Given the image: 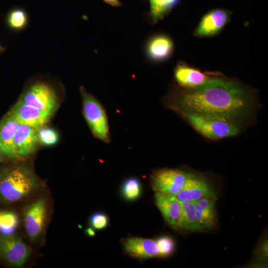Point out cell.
<instances>
[{
    "instance_id": "484cf974",
    "label": "cell",
    "mask_w": 268,
    "mask_h": 268,
    "mask_svg": "<svg viewBox=\"0 0 268 268\" xmlns=\"http://www.w3.org/2000/svg\"><path fill=\"white\" fill-rule=\"evenodd\" d=\"M90 225L95 229L101 230L105 228L108 223L107 216L102 212L92 214L90 218Z\"/></svg>"
},
{
    "instance_id": "4fadbf2b",
    "label": "cell",
    "mask_w": 268,
    "mask_h": 268,
    "mask_svg": "<svg viewBox=\"0 0 268 268\" xmlns=\"http://www.w3.org/2000/svg\"><path fill=\"white\" fill-rule=\"evenodd\" d=\"M230 17V13L223 9H213L201 18L194 35L199 37L214 35L219 32L226 24Z\"/></svg>"
},
{
    "instance_id": "9a60e30c",
    "label": "cell",
    "mask_w": 268,
    "mask_h": 268,
    "mask_svg": "<svg viewBox=\"0 0 268 268\" xmlns=\"http://www.w3.org/2000/svg\"><path fill=\"white\" fill-rule=\"evenodd\" d=\"M20 124L9 111L0 121V146L6 159L14 160L12 142Z\"/></svg>"
},
{
    "instance_id": "277c9868",
    "label": "cell",
    "mask_w": 268,
    "mask_h": 268,
    "mask_svg": "<svg viewBox=\"0 0 268 268\" xmlns=\"http://www.w3.org/2000/svg\"><path fill=\"white\" fill-rule=\"evenodd\" d=\"M182 117L198 133L212 140L234 136L240 131V126L224 120L193 114L184 115Z\"/></svg>"
},
{
    "instance_id": "ba28073f",
    "label": "cell",
    "mask_w": 268,
    "mask_h": 268,
    "mask_svg": "<svg viewBox=\"0 0 268 268\" xmlns=\"http://www.w3.org/2000/svg\"><path fill=\"white\" fill-rule=\"evenodd\" d=\"M47 206L45 199L40 198L27 205L24 209L25 230L32 241L37 240L44 231L47 218Z\"/></svg>"
},
{
    "instance_id": "ac0fdd59",
    "label": "cell",
    "mask_w": 268,
    "mask_h": 268,
    "mask_svg": "<svg viewBox=\"0 0 268 268\" xmlns=\"http://www.w3.org/2000/svg\"><path fill=\"white\" fill-rule=\"evenodd\" d=\"M173 49L171 39L166 35H158L152 38L147 44L148 57L154 61H162L170 57Z\"/></svg>"
},
{
    "instance_id": "30bf717a",
    "label": "cell",
    "mask_w": 268,
    "mask_h": 268,
    "mask_svg": "<svg viewBox=\"0 0 268 268\" xmlns=\"http://www.w3.org/2000/svg\"><path fill=\"white\" fill-rule=\"evenodd\" d=\"M215 194L214 190L206 177L190 172L184 188L175 197L182 201L195 202L206 196Z\"/></svg>"
},
{
    "instance_id": "d4e9b609",
    "label": "cell",
    "mask_w": 268,
    "mask_h": 268,
    "mask_svg": "<svg viewBox=\"0 0 268 268\" xmlns=\"http://www.w3.org/2000/svg\"><path fill=\"white\" fill-rule=\"evenodd\" d=\"M8 21L12 28L16 29H21L26 23V14L21 10H15L10 13Z\"/></svg>"
},
{
    "instance_id": "44dd1931",
    "label": "cell",
    "mask_w": 268,
    "mask_h": 268,
    "mask_svg": "<svg viewBox=\"0 0 268 268\" xmlns=\"http://www.w3.org/2000/svg\"><path fill=\"white\" fill-rule=\"evenodd\" d=\"M18 224L16 214L9 211H0V235L14 234Z\"/></svg>"
},
{
    "instance_id": "8fae6325",
    "label": "cell",
    "mask_w": 268,
    "mask_h": 268,
    "mask_svg": "<svg viewBox=\"0 0 268 268\" xmlns=\"http://www.w3.org/2000/svg\"><path fill=\"white\" fill-rule=\"evenodd\" d=\"M155 203L169 225L175 230H182L181 201L175 196L155 192Z\"/></svg>"
},
{
    "instance_id": "52a82bcc",
    "label": "cell",
    "mask_w": 268,
    "mask_h": 268,
    "mask_svg": "<svg viewBox=\"0 0 268 268\" xmlns=\"http://www.w3.org/2000/svg\"><path fill=\"white\" fill-rule=\"evenodd\" d=\"M32 251V249L16 235H0V258L9 265L15 267L22 266L30 257Z\"/></svg>"
},
{
    "instance_id": "2e32d148",
    "label": "cell",
    "mask_w": 268,
    "mask_h": 268,
    "mask_svg": "<svg viewBox=\"0 0 268 268\" xmlns=\"http://www.w3.org/2000/svg\"><path fill=\"white\" fill-rule=\"evenodd\" d=\"M174 76L178 84L183 88L199 86L212 77L209 74L183 63H180L176 66L174 70Z\"/></svg>"
},
{
    "instance_id": "7c38bea8",
    "label": "cell",
    "mask_w": 268,
    "mask_h": 268,
    "mask_svg": "<svg viewBox=\"0 0 268 268\" xmlns=\"http://www.w3.org/2000/svg\"><path fill=\"white\" fill-rule=\"evenodd\" d=\"M9 111L20 124L27 125L37 130L44 127L53 115L49 112L26 105L19 100Z\"/></svg>"
},
{
    "instance_id": "603a6c76",
    "label": "cell",
    "mask_w": 268,
    "mask_h": 268,
    "mask_svg": "<svg viewBox=\"0 0 268 268\" xmlns=\"http://www.w3.org/2000/svg\"><path fill=\"white\" fill-rule=\"evenodd\" d=\"M37 136L39 143L46 146L55 144L59 139L58 134L55 130L44 127L37 130Z\"/></svg>"
},
{
    "instance_id": "3957f363",
    "label": "cell",
    "mask_w": 268,
    "mask_h": 268,
    "mask_svg": "<svg viewBox=\"0 0 268 268\" xmlns=\"http://www.w3.org/2000/svg\"><path fill=\"white\" fill-rule=\"evenodd\" d=\"M82 112L94 136L104 142L111 141L108 117L101 103L81 86Z\"/></svg>"
},
{
    "instance_id": "cb8c5ba5",
    "label": "cell",
    "mask_w": 268,
    "mask_h": 268,
    "mask_svg": "<svg viewBox=\"0 0 268 268\" xmlns=\"http://www.w3.org/2000/svg\"><path fill=\"white\" fill-rule=\"evenodd\" d=\"M159 251V257H166L170 255L174 250L175 245L173 240L168 236H162L155 240Z\"/></svg>"
},
{
    "instance_id": "e0dca14e",
    "label": "cell",
    "mask_w": 268,
    "mask_h": 268,
    "mask_svg": "<svg viewBox=\"0 0 268 268\" xmlns=\"http://www.w3.org/2000/svg\"><path fill=\"white\" fill-rule=\"evenodd\" d=\"M216 194L206 196L195 202L197 218L202 231L214 227L216 222Z\"/></svg>"
},
{
    "instance_id": "f1b7e54d",
    "label": "cell",
    "mask_w": 268,
    "mask_h": 268,
    "mask_svg": "<svg viewBox=\"0 0 268 268\" xmlns=\"http://www.w3.org/2000/svg\"><path fill=\"white\" fill-rule=\"evenodd\" d=\"M6 158L0 146V163L2 162Z\"/></svg>"
},
{
    "instance_id": "6da1fadb",
    "label": "cell",
    "mask_w": 268,
    "mask_h": 268,
    "mask_svg": "<svg viewBox=\"0 0 268 268\" xmlns=\"http://www.w3.org/2000/svg\"><path fill=\"white\" fill-rule=\"evenodd\" d=\"M165 106L181 116L193 114L224 120L240 126L251 113L252 98L238 83L212 77L192 88H177L165 97Z\"/></svg>"
},
{
    "instance_id": "5b68a950",
    "label": "cell",
    "mask_w": 268,
    "mask_h": 268,
    "mask_svg": "<svg viewBox=\"0 0 268 268\" xmlns=\"http://www.w3.org/2000/svg\"><path fill=\"white\" fill-rule=\"evenodd\" d=\"M23 103L53 115L59 106L56 91L43 82H37L29 87L19 99Z\"/></svg>"
},
{
    "instance_id": "7a4b0ae2",
    "label": "cell",
    "mask_w": 268,
    "mask_h": 268,
    "mask_svg": "<svg viewBox=\"0 0 268 268\" xmlns=\"http://www.w3.org/2000/svg\"><path fill=\"white\" fill-rule=\"evenodd\" d=\"M40 187L32 170L24 164L6 167L0 171V202L11 204L27 199Z\"/></svg>"
},
{
    "instance_id": "9c48e42d",
    "label": "cell",
    "mask_w": 268,
    "mask_h": 268,
    "mask_svg": "<svg viewBox=\"0 0 268 268\" xmlns=\"http://www.w3.org/2000/svg\"><path fill=\"white\" fill-rule=\"evenodd\" d=\"M39 143L37 130L20 124L12 142L14 160L26 158L36 150Z\"/></svg>"
},
{
    "instance_id": "83f0119b",
    "label": "cell",
    "mask_w": 268,
    "mask_h": 268,
    "mask_svg": "<svg viewBox=\"0 0 268 268\" xmlns=\"http://www.w3.org/2000/svg\"><path fill=\"white\" fill-rule=\"evenodd\" d=\"M86 233L87 235H88L89 236H93L95 235V231L94 230L92 229L91 228H88L86 230Z\"/></svg>"
},
{
    "instance_id": "ffe728a7",
    "label": "cell",
    "mask_w": 268,
    "mask_h": 268,
    "mask_svg": "<svg viewBox=\"0 0 268 268\" xmlns=\"http://www.w3.org/2000/svg\"><path fill=\"white\" fill-rule=\"evenodd\" d=\"M150 15L152 21L156 22L162 19L175 5L179 0H149Z\"/></svg>"
},
{
    "instance_id": "4316f807",
    "label": "cell",
    "mask_w": 268,
    "mask_h": 268,
    "mask_svg": "<svg viewBox=\"0 0 268 268\" xmlns=\"http://www.w3.org/2000/svg\"><path fill=\"white\" fill-rule=\"evenodd\" d=\"M105 2L114 6H119L121 3L118 0H103Z\"/></svg>"
},
{
    "instance_id": "f546056e",
    "label": "cell",
    "mask_w": 268,
    "mask_h": 268,
    "mask_svg": "<svg viewBox=\"0 0 268 268\" xmlns=\"http://www.w3.org/2000/svg\"><path fill=\"white\" fill-rule=\"evenodd\" d=\"M4 50V48L0 44V53H2Z\"/></svg>"
},
{
    "instance_id": "5bb4252c",
    "label": "cell",
    "mask_w": 268,
    "mask_h": 268,
    "mask_svg": "<svg viewBox=\"0 0 268 268\" xmlns=\"http://www.w3.org/2000/svg\"><path fill=\"white\" fill-rule=\"evenodd\" d=\"M126 252L137 259H148L159 257L160 251L155 240L152 239L131 237L123 242Z\"/></svg>"
},
{
    "instance_id": "8992f818",
    "label": "cell",
    "mask_w": 268,
    "mask_h": 268,
    "mask_svg": "<svg viewBox=\"0 0 268 268\" xmlns=\"http://www.w3.org/2000/svg\"><path fill=\"white\" fill-rule=\"evenodd\" d=\"M190 175L178 169H159L151 176V185L155 192L175 196L184 188Z\"/></svg>"
},
{
    "instance_id": "7402d4cb",
    "label": "cell",
    "mask_w": 268,
    "mask_h": 268,
    "mask_svg": "<svg viewBox=\"0 0 268 268\" xmlns=\"http://www.w3.org/2000/svg\"><path fill=\"white\" fill-rule=\"evenodd\" d=\"M122 192L125 199L133 201L137 199L141 193V185L138 179L130 177L126 179L122 186Z\"/></svg>"
},
{
    "instance_id": "d6986e66",
    "label": "cell",
    "mask_w": 268,
    "mask_h": 268,
    "mask_svg": "<svg viewBox=\"0 0 268 268\" xmlns=\"http://www.w3.org/2000/svg\"><path fill=\"white\" fill-rule=\"evenodd\" d=\"M181 201L183 208L182 230L190 231H202L197 218L195 202Z\"/></svg>"
}]
</instances>
